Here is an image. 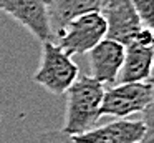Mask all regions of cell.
Instances as JSON below:
<instances>
[{
  "label": "cell",
  "instance_id": "cell-8",
  "mask_svg": "<svg viewBox=\"0 0 154 143\" xmlns=\"http://www.w3.org/2000/svg\"><path fill=\"white\" fill-rule=\"evenodd\" d=\"M100 12L106 22V38L124 47L143 28L139 15L129 0H108Z\"/></svg>",
  "mask_w": 154,
  "mask_h": 143
},
{
  "label": "cell",
  "instance_id": "cell-2",
  "mask_svg": "<svg viewBox=\"0 0 154 143\" xmlns=\"http://www.w3.org/2000/svg\"><path fill=\"white\" fill-rule=\"evenodd\" d=\"M80 76V67L53 40L42 43V57L33 73V82L48 93L61 96Z\"/></svg>",
  "mask_w": 154,
  "mask_h": 143
},
{
  "label": "cell",
  "instance_id": "cell-10",
  "mask_svg": "<svg viewBox=\"0 0 154 143\" xmlns=\"http://www.w3.org/2000/svg\"><path fill=\"white\" fill-rule=\"evenodd\" d=\"M108 0H47L53 35L66 22L88 12H100Z\"/></svg>",
  "mask_w": 154,
  "mask_h": 143
},
{
  "label": "cell",
  "instance_id": "cell-1",
  "mask_svg": "<svg viewBox=\"0 0 154 143\" xmlns=\"http://www.w3.org/2000/svg\"><path fill=\"white\" fill-rule=\"evenodd\" d=\"M104 85L91 76H78L76 82L66 90V106H65V123L61 132L70 136L86 133L98 126L101 118V102H103Z\"/></svg>",
  "mask_w": 154,
  "mask_h": 143
},
{
  "label": "cell",
  "instance_id": "cell-5",
  "mask_svg": "<svg viewBox=\"0 0 154 143\" xmlns=\"http://www.w3.org/2000/svg\"><path fill=\"white\" fill-rule=\"evenodd\" d=\"M149 136H152V106L139 120L114 118L106 125L73 136V140L78 143H143Z\"/></svg>",
  "mask_w": 154,
  "mask_h": 143
},
{
  "label": "cell",
  "instance_id": "cell-12",
  "mask_svg": "<svg viewBox=\"0 0 154 143\" xmlns=\"http://www.w3.org/2000/svg\"><path fill=\"white\" fill-rule=\"evenodd\" d=\"M152 141H154V138L149 136L143 143H152ZM35 143H78V141H75L73 136L63 133L61 130H50V132L40 133L37 136V140H35Z\"/></svg>",
  "mask_w": 154,
  "mask_h": 143
},
{
  "label": "cell",
  "instance_id": "cell-6",
  "mask_svg": "<svg viewBox=\"0 0 154 143\" xmlns=\"http://www.w3.org/2000/svg\"><path fill=\"white\" fill-rule=\"evenodd\" d=\"M154 35L152 28L143 27L131 43L124 47V60L116 83L146 82L152 78Z\"/></svg>",
  "mask_w": 154,
  "mask_h": 143
},
{
  "label": "cell",
  "instance_id": "cell-3",
  "mask_svg": "<svg viewBox=\"0 0 154 143\" xmlns=\"http://www.w3.org/2000/svg\"><path fill=\"white\" fill-rule=\"evenodd\" d=\"M154 85L152 78L146 82L114 83L104 86L101 116L113 118H129L131 115L141 113L152 106Z\"/></svg>",
  "mask_w": 154,
  "mask_h": 143
},
{
  "label": "cell",
  "instance_id": "cell-9",
  "mask_svg": "<svg viewBox=\"0 0 154 143\" xmlns=\"http://www.w3.org/2000/svg\"><path fill=\"white\" fill-rule=\"evenodd\" d=\"M90 55V75L101 85L109 86L118 82L121 65L124 60V45L114 40L104 38L94 48L88 52Z\"/></svg>",
  "mask_w": 154,
  "mask_h": 143
},
{
  "label": "cell",
  "instance_id": "cell-11",
  "mask_svg": "<svg viewBox=\"0 0 154 143\" xmlns=\"http://www.w3.org/2000/svg\"><path fill=\"white\" fill-rule=\"evenodd\" d=\"M137 12L143 27L152 28L154 25V0H129Z\"/></svg>",
  "mask_w": 154,
  "mask_h": 143
},
{
  "label": "cell",
  "instance_id": "cell-7",
  "mask_svg": "<svg viewBox=\"0 0 154 143\" xmlns=\"http://www.w3.org/2000/svg\"><path fill=\"white\" fill-rule=\"evenodd\" d=\"M0 12L27 28L38 42L53 40L47 0H0Z\"/></svg>",
  "mask_w": 154,
  "mask_h": 143
},
{
  "label": "cell",
  "instance_id": "cell-4",
  "mask_svg": "<svg viewBox=\"0 0 154 143\" xmlns=\"http://www.w3.org/2000/svg\"><path fill=\"white\" fill-rule=\"evenodd\" d=\"M106 38V22L101 12H88L66 22L53 35V42L68 53L83 55Z\"/></svg>",
  "mask_w": 154,
  "mask_h": 143
}]
</instances>
